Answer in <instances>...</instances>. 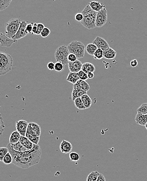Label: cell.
Wrapping results in <instances>:
<instances>
[{
  "instance_id": "cell-47",
  "label": "cell",
  "mask_w": 147,
  "mask_h": 181,
  "mask_svg": "<svg viewBox=\"0 0 147 181\" xmlns=\"http://www.w3.org/2000/svg\"><path fill=\"white\" fill-rule=\"evenodd\" d=\"M96 181H106V179L103 174L100 173Z\"/></svg>"
},
{
  "instance_id": "cell-48",
  "label": "cell",
  "mask_w": 147,
  "mask_h": 181,
  "mask_svg": "<svg viewBox=\"0 0 147 181\" xmlns=\"http://www.w3.org/2000/svg\"><path fill=\"white\" fill-rule=\"evenodd\" d=\"M87 75L88 79H93V78H94V76H95L94 73L93 72L88 73L87 74Z\"/></svg>"
},
{
  "instance_id": "cell-41",
  "label": "cell",
  "mask_w": 147,
  "mask_h": 181,
  "mask_svg": "<svg viewBox=\"0 0 147 181\" xmlns=\"http://www.w3.org/2000/svg\"><path fill=\"white\" fill-rule=\"evenodd\" d=\"M77 60H78L77 57L73 53H70L69 55H68V62H75Z\"/></svg>"
},
{
  "instance_id": "cell-40",
  "label": "cell",
  "mask_w": 147,
  "mask_h": 181,
  "mask_svg": "<svg viewBox=\"0 0 147 181\" xmlns=\"http://www.w3.org/2000/svg\"><path fill=\"white\" fill-rule=\"evenodd\" d=\"M33 26V23L28 24L27 27H26V31H27L28 34H32Z\"/></svg>"
},
{
  "instance_id": "cell-1",
  "label": "cell",
  "mask_w": 147,
  "mask_h": 181,
  "mask_svg": "<svg viewBox=\"0 0 147 181\" xmlns=\"http://www.w3.org/2000/svg\"><path fill=\"white\" fill-rule=\"evenodd\" d=\"M7 147L13 157V164L20 168L27 169L39 163L42 152L39 145H34L33 149L24 152H18L14 151L11 144Z\"/></svg>"
},
{
  "instance_id": "cell-13",
  "label": "cell",
  "mask_w": 147,
  "mask_h": 181,
  "mask_svg": "<svg viewBox=\"0 0 147 181\" xmlns=\"http://www.w3.org/2000/svg\"><path fill=\"white\" fill-rule=\"evenodd\" d=\"M60 149L63 154H70L73 149V146L69 141L63 140L60 144Z\"/></svg>"
},
{
  "instance_id": "cell-19",
  "label": "cell",
  "mask_w": 147,
  "mask_h": 181,
  "mask_svg": "<svg viewBox=\"0 0 147 181\" xmlns=\"http://www.w3.org/2000/svg\"><path fill=\"white\" fill-rule=\"evenodd\" d=\"M19 142L24 146V147L28 150H31L34 147V144L32 143L30 140L26 136H21Z\"/></svg>"
},
{
  "instance_id": "cell-14",
  "label": "cell",
  "mask_w": 147,
  "mask_h": 181,
  "mask_svg": "<svg viewBox=\"0 0 147 181\" xmlns=\"http://www.w3.org/2000/svg\"><path fill=\"white\" fill-rule=\"evenodd\" d=\"M73 88L82 89V90L87 92L90 89V87L89 83H88L86 81L79 80L76 83L73 85Z\"/></svg>"
},
{
  "instance_id": "cell-21",
  "label": "cell",
  "mask_w": 147,
  "mask_h": 181,
  "mask_svg": "<svg viewBox=\"0 0 147 181\" xmlns=\"http://www.w3.org/2000/svg\"><path fill=\"white\" fill-rule=\"evenodd\" d=\"M21 135L19 134V133L18 131L15 130L11 134V136L9 137V144H16L19 141L20 137H21Z\"/></svg>"
},
{
  "instance_id": "cell-44",
  "label": "cell",
  "mask_w": 147,
  "mask_h": 181,
  "mask_svg": "<svg viewBox=\"0 0 147 181\" xmlns=\"http://www.w3.org/2000/svg\"><path fill=\"white\" fill-rule=\"evenodd\" d=\"M55 63L53 62H49L47 64V69H49L50 71L54 70Z\"/></svg>"
},
{
  "instance_id": "cell-9",
  "label": "cell",
  "mask_w": 147,
  "mask_h": 181,
  "mask_svg": "<svg viewBox=\"0 0 147 181\" xmlns=\"http://www.w3.org/2000/svg\"><path fill=\"white\" fill-rule=\"evenodd\" d=\"M29 123L25 120H21L16 122V129L22 136H26Z\"/></svg>"
},
{
  "instance_id": "cell-31",
  "label": "cell",
  "mask_w": 147,
  "mask_h": 181,
  "mask_svg": "<svg viewBox=\"0 0 147 181\" xmlns=\"http://www.w3.org/2000/svg\"><path fill=\"white\" fill-rule=\"evenodd\" d=\"M69 156L71 161H73V162H77L79 160H80V154L77 152L72 151L69 154Z\"/></svg>"
},
{
  "instance_id": "cell-4",
  "label": "cell",
  "mask_w": 147,
  "mask_h": 181,
  "mask_svg": "<svg viewBox=\"0 0 147 181\" xmlns=\"http://www.w3.org/2000/svg\"><path fill=\"white\" fill-rule=\"evenodd\" d=\"M22 20L17 18H12L5 24V33L8 37L12 38L16 34Z\"/></svg>"
},
{
  "instance_id": "cell-37",
  "label": "cell",
  "mask_w": 147,
  "mask_h": 181,
  "mask_svg": "<svg viewBox=\"0 0 147 181\" xmlns=\"http://www.w3.org/2000/svg\"><path fill=\"white\" fill-rule=\"evenodd\" d=\"M50 34H51L50 29L48 28L45 27L44 28V30H42L40 35H41V36L42 37V38H47V37L50 36Z\"/></svg>"
},
{
  "instance_id": "cell-38",
  "label": "cell",
  "mask_w": 147,
  "mask_h": 181,
  "mask_svg": "<svg viewBox=\"0 0 147 181\" xmlns=\"http://www.w3.org/2000/svg\"><path fill=\"white\" fill-rule=\"evenodd\" d=\"M78 75L80 80L86 81V80H87L88 79L87 74H86V73L82 71H80L78 73Z\"/></svg>"
},
{
  "instance_id": "cell-20",
  "label": "cell",
  "mask_w": 147,
  "mask_h": 181,
  "mask_svg": "<svg viewBox=\"0 0 147 181\" xmlns=\"http://www.w3.org/2000/svg\"><path fill=\"white\" fill-rule=\"evenodd\" d=\"M117 53L114 49L111 48H109L104 51V58L108 60H112L115 58Z\"/></svg>"
},
{
  "instance_id": "cell-25",
  "label": "cell",
  "mask_w": 147,
  "mask_h": 181,
  "mask_svg": "<svg viewBox=\"0 0 147 181\" xmlns=\"http://www.w3.org/2000/svg\"><path fill=\"white\" fill-rule=\"evenodd\" d=\"M81 99L83 102L86 109H89L91 107V105H93V101L87 94L82 96Z\"/></svg>"
},
{
  "instance_id": "cell-7",
  "label": "cell",
  "mask_w": 147,
  "mask_h": 181,
  "mask_svg": "<svg viewBox=\"0 0 147 181\" xmlns=\"http://www.w3.org/2000/svg\"><path fill=\"white\" fill-rule=\"evenodd\" d=\"M107 21V12L106 9H104L97 13L96 18V27H102Z\"/></svg>"
},
{
  "instance_id": "cell-23",
  "label": "cell",
  "mask_w": 147,
  "mask_h": 181,
  "mask_svg": "<svg viewBox=\"0 0 147 181\" xmlns=\"http://www.w3.org/2000/svg\"><path fill=\"white\" fill-rule=\"evenodd\" d=\"M95 70H96V67H95V65L91 63L87 62V63L83 64V65H82V71L86 73V74H88V73L90 72L93 73L95 72Z\"/></svg>"
},
{
  "instance_id": "cell-11",
  "label": "cell",
  "mask_w": 147,
  "mask_h": 181,
  "mask_svg": "<svg viewBox=\"0 0 147 181\" xmlns=\"http://www.w3.org/2000/svg\"><path fill=\"white\" fill-rule=\"evenodd\" d=\"M16 42L13 39L8 37L6 34L2 33H0V44L2 47H11L12 45Z\"/></svg>"
},
{
  "instance_id": "cell-22",
  "label": "cell",
  "mask_w": 147,
  "mask_h": 181,
  "mask_svg": "<svg viewBox=\"0 0 147 181\" xmlns=\"http://www.w3.org/2000/svg\"><path fill=\"white\" fill-rule=\"evenodd\" d=\"M87 92L80 89H74L73 88L72 93V99L73 101L78 98H81L84 94H87Z\"/></svg>"
},
{
  "instance_id": "cell-10",
  "label": "cell",
  "mask_w": 147,
  "mask_h": 181,
  "mask_svg": "<svg viewBox=\"0 0 147 181\" xmlns=\"http://www.w3.org/2000/svg\"><path fill=\"white\" fill-rule=\"evenodd\" d=\"M93 44H95L98 49H102L103 51L110 48L108 42L104 38L100 37H96L95 40H93Z\"/></svg>"
},
{
  "instance_id": "cell-2",
  "label": "cell",
  "mask_w": 147,
  "mask_h": 181,
  "mask_svg": "<svg viewBox=\"0 0 147 181\" xmlns=\"http://www.w3.org/2000/svg\"><path fill=\"white\" fill-rule=\"evenodd\" d=\"M84 20L81 22L82 26L88 29H94L96 27V18L97 13L93 11L88 4L82 11Z\"/></svg>"
},
{
  "instance_id": "cell-49",
  "label": "cell",
  "mask_w": 147,
  "mask_h": 181,
  "mask_svg": "<svg viewBox=\"0 0 147 181\" xmlns=\"http://www.w3.org/2000/svg\"><path fill=\"white\" fill-rule=\"evenodd\" d=\"M145 128H146V129H147V124H146V125H145Z\"/></svg>"
},
{
  "instance_id": "cell-3",
  "label": "cell",
  "mask_w": 147,
  "mask_h": 181,
  "mask_svg": "<svg viewBox=\"0 0 147 181\" xmlns=\"http://www.w3.org/2000/svg\"><path fill=\"white\" fill-rule=\"evenodd\" d=\"M13 66V59L11 55L3 52L0 53V75L3 76L10 72Z\"/></svg>"
},
{
  "instance_id": "cell-32",
  "label": "cell",
  "mask_w": 147,
  "mask_h": 181,
  "mask_svg": "<svg viewBox=\"0 0 147 181\" xmlns=\"http://www.w3.org/2000/svg\"><path fill=\"white\" fill-rule=\"evenodd\" d=\"M13 157L9 152L4 157L3 160V163L5 165H9L11 163H13Z\"/></svg>"
},
{
  "instance_id": "cell-45",
  "label": "cell",
  "mask_w": 147,
  "mask_h": 181,
  "mask_svg": "<svg viewBox=\"0 0 147 181\" xmlns=\"http://www.w3.org/2000/svg\"><path fill=\"white\" fill-rule=\"evenodd\" d=\"M37 25H38V24H37V23H34V24H33L32 34H36V35L38 34V27H37Z\"/></svg>"
},
{
  "instance_id": "cell-16",
  "label": "cell",
  "mask_w": 147,
  "mask_h": 181,
  "mask_svg": "<svg viewBox=\"0 0 147 181\" xmlns=\"http://www.w3.org/2000/svg\"><path fill=\"white\" fill-rule=\"evenodd\" d=\"M88 5L90 6V7H91V9H93V11H95L96 13H98L105 8L104 4L100 2L91 1L89 2Z\"/></svg>"
},
{
  "instance_id": "cell-29",
  "label": "cell",
  "mask_w": 147,
  "mask_h": 181,
  "mask_svg": "<svg viewBox=\"0 0 147 181\" xmlns=\"http://www.w3.org/2000/svg\"><path fill=\"white\" fill-rule=\"evenodd\" d=\"M12 2V0H0V11L6 9Z\"/></svg>"
},
{
  "instance_id": "cell-35",
  "label": "cell",
  "mask_w": 147,
  "mask_h": 181,
  "mask_svg": "<svg viewBox=\"0 0 147 181\" xmlns=\"http://www.w3.org/2000/svg\"><path fill=\"white\" fill-rule=\"evenodd\" d=\"M9 152V149L6 147H1L0 148V161L3 162L4 157Z\"/></svg>"
},
{
  "instance_id": "cell-26",
  "label": "cell",
  "mask_w": 147,
  "mask_h": 181,
  "mask_svg": "<svg viewBox=\"0 0 147 181\" xmlns=\"http://www.w3.org/2000/svg\"><path fill=\"white\" fill-rule=\"evenodd\" d=\"M98 49V47L95 45V44L91 43V44H88L86 46V51L87 52L88 55L93 56L95 55V53L96 52V51Z\"/></svg>"
},
{
  "instance_id": "cell-15",
  "label": "cell",
  "mask_w": 147,
  "mask_h": 181,
  "mask_svg": "<svg viewBox=\"0 0 147 181\" xmlns=\"http://www.w3.org/2000/svg\"><path fill=\"white\" fill-rule=\"evenodd\" d=\"M28 130H30L31 132L37 135L38 136L40 137L41 134V129L40 125L34 123V122H30L28 124Z\"/></svg>"
},
{
  "instance_id": "cell-42",
  "label": "cell",
  "mask_w": 147,
  "mask_h": 181,
  "mask_svg": "<svg viewBox=\"0 0 147 181\" xmlns=\"http://www.w3.org/2000/svg\"><path fill=\"white\" fill-rule=\"evenodd\" d=\"M5 127V124L3 120V118H2V115H1V125H0V130H1V136H2V134L3 133L4 129Z\"/></svg>"
},
{
  "instance_id": "cell-43",
  "label": "cell",
  "mask_w": 147,
  "mask_h": 181,
  "mask_svg": "<svg viewBox=\"0 0 147 181\" xmlns=\"http://www.w3.org/2000/svg\"><path fill=\"white\" fill-rule=\"evenodd\" d=\"M37 27H38V32L37 35H39V34L40 35L41 33L42 32V30H44V28H45V27H44V24H42V23H38Z\"/></svg>"
},
{
  "instance_id": "cell-18",
  "label": "cell",
  "mask_w": 147,
  "mask_h": 181,
  "mask_svg": "<svg viewBox=\"0 0 147 181\" xmlns=\"http://www.w3.org/2000/svg\"><path fill=\"white\" fill-rule=\"evenodd\" d=\"M135 121L138 125L145 126L147 123V115L137 113L135 118Z\"/></svg>"
},
{
  "instance_id": "cell-17",
  "label": "cell",
  "mask_w": 147,
  "mask_h": 181,
  "mask_svg": "<svg viewBox=\"0 0 147 181\" xmlns=\"http://www.w3.org/2000/svg\"><path fill=\"white\" fill-rule=\"evenodd\" d=\"M26 137H27L32 143L35 145H39V143L40 140V137L38 136L35 133L32 132L29 130H27Z\"/></svg>"
},
{
  "instance_id": "cell-30",
  "label": "cell",
  "mask_w": 147,
  "mask_h": 181,
  "mask_svg": "<svg viewBox=\"0 0 147 181\" xmlns=\"http://www.w3.org/2000/svg\"><path fill=\"white\" fill-rule=\"evenodd\" d=\"M74 102L75 106L79 110H85L86 109L81 98H77Z\"/></svg>"
},
{
  "instance_id": "cell-28",
  "label": "cell",
  "mask_w": 147,
  "mask_h": 181,
  "mask_svg": "<svg viewBox=\"0 0 147 181\" xmlns=\"http://www.w3.org/2000/svg\"><path fill=\"white\" fill-rule=\"evenodd\" d=\"M100 173L98 171H92L87 176L86 181H96Z\"/></svg>"
},
{
  "instance_id": "cell-6",
  "label": "cell",
  "mask_w": 147,
  "mask_h": 181,
  "mask_svg": "<svg viewBox=\"0 0 147 181\" xmlns=\"http://www.w3.org/2000/svg\"><path fill=\"white\" fill-rule=\"evenodd\" d=\"M69 53L67 46L65 45H61L58 48L55 50L54 53L55 59L56 62H60L64 65H68V57Z\"/></svg>"
},
{
  "instance_id": "cell-5",
  "label": "cell",
  "mask_w": 147,
  "mask_h": 181,
  "mask_svg": "<svg viewBox=\"0 0 147 181\" xmlns=\"http://www.w3.org/2000/svg\"><path fill=\"white\" fill-rule=\"evenodd\" d=\"M67 48L69 53H73L77 57L78 59L84 58L86 51L85 46L84 44L79 41H73L69 43Z\"/></svg>"
},
{
  "instance_id": "cell-8",
  "label": "cell",
  "mask_w": 147,
  "mask_h": 181,
  "mask_svg": "<svg viewBox=\"0 0 147 181\" xmlns=\"http://www.w3.org/2000/svg\"><path fill=\"white\" fill-rule=\"evenodd\" d=\"M27 25V22H26L25 20H22V23L20 24V27L19 28L16 34L12 38L13 40L17 41L18 40L24 38L28 35L26 31V27Z\"/></svg>"
},
{
  "instance_id": "cell-24",
  "label": "cell",
  "mask_w": 147,
  "mask_h": 181,
  "mask_svg": "<svg viewBox=\"0 0 147 181\" xmlns=\"http://www.w3.org/2000/svg\"><path fill=\"white\" fill-rule=\"evenodd\" d=\"M80 79L79 78L78 73H76L69 72L66 78V81L73 83V85L76 83Z\"/></svg>"
},
{
  "instance_id": "cell-27",
  "label": "cell",
  "mask_w": 147,
  "mask_h": 181,
  "mask_svg": "<svg viewBox=\"0 0 147 181\" xmlns=\"http://www.w3.org/2000/svg\"><path fill=\"white\" fill-rule=\"evenodd\" d=\"M11 145L12 147V148L14 151H18V152H24V151H29L28 149L24 147V146L22 145L19 141L17 143L14 144H11Z\"/></svg>"
},
{
  "instance_id": "cell-33",
  "label": "cell",
  "mask_w": 147,
  "mask_h": 181,
  "mask_svg": "<svg viewBox=\"0 0 147 181\" xmlns=\"http://www.w3.org/2000/svg\"><path fill=\"white\" fill-rule=\"evenodd\" d=\"M96 60H101L104 58V51L101 49H98L93 55Z\"/></svg>"
},
{
  "instance_id": "cell-12",
  "label": "cell",
  "mask_w": 147,
  "mask_h": 181,
  "mask_svg": "<svg viewBox=\"0 0 147 181\" xmlns=\"http://www.w3.org/2000/svg\"><path fill=\"white\" fill-rule=\"evenodd\" d=\"M83 64L79 60H77L74 62H68V66L70 72L78 73L82 70Z\"/></svg>"
},
{
  "instance_id": "cell-46",
  "label": "cell",
  "mask_w": 147,
  "mask_h": 181,
  "mask_svg": "<svg viewBox=\"0 0 147 181\" xmlns=\"http://www.w3.org/2000/svg\"><path fill=\"white\" fill-rule=\"evenodd\" d=\"M138 62L137 61V60H133L131 61V66L132 67H136L138 65Z\"/></svg>"
},
{
  "instance_id": "cell-36",
  "label": "cell",
  "mask_w": 147,
  "mask_h": 181,
  "mask_svg": "<svg viewBox=\"0 0 147 181\" xmlns=\"http://www.w3.org/2000/svg\"><path fill=\"white\" fill-rule=\"evenodd\" d=\"M64 65L60 62H56L55 63L54 70L58 72H61L63 71Z\"/></svg>"
},
{
  "instance_id": "cell-34",
  "label": "cell",
  "mask_w": 147,
  "mask_h": 181,
  "mask_svg": "<svg viewBox=\"0 0 147 181\" xmlns=\"http://www.w3.org/2000/svg\"><path fill=\"white\" fill-rule=\"evenodd\" d=\"M137 112L147 115V103H142L137 109Z\"/></svg>"
},
{
  "instance_id": "cell-39",
  "label": "cell",
  "mask_w": 147,
  "mask_h": 181,
  "mask_svg": "<svg viewBox=\"0 0 147 181\" xmlns=\"http://www.w3.org/2000/svg\"><path fill=\"white\" fill-rule=\"evenodd\" d=\"M75 20H76L77 22L81 23L84 20V15L82 13H77L75 15Z\"/></svg>"
}]
</instances>
